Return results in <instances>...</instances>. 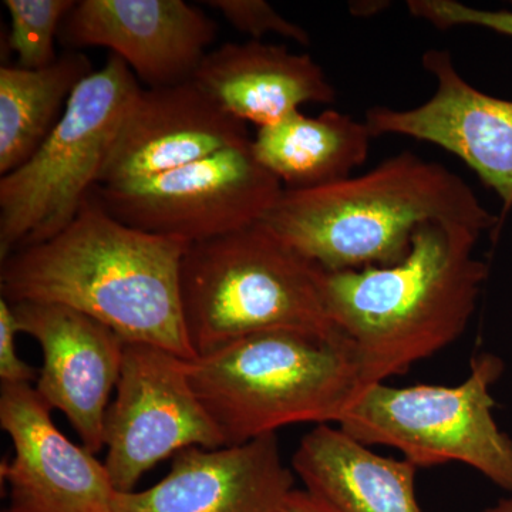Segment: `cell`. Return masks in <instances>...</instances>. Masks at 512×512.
Listing matches in <instances>:
<instances>
[{"mask_svg": "<svg viewBox=\"0 0 512 512\" xmlns=\"http://www.w3.org/2000/svg\"><path fill=\"white\" fill-rule=\"evenodd\" d=\"M188 245L128 227L90 194L56 237L2 261L0 292L9 303L76 309L124 342L148 343L194 360L181 303Z\"/></svg>", "mask_w": 512, "mask_h": 512, "instance_id": "6da1fadb", "label": "cell"}, {"mask_svg": "<svg viewBox=\"0 0 512 512\" xmlns=\"http://www.w3.org/2000/svg\"><path fill=\"white\" fill-rule=\"evenodd\" d=\"M480 237L467 225L430 221L399 264L325 271L329 318L355 346L366 387L407 373L466 332L488 278L474 255Z\"/></svg>", "mask_w": 512, "mask_h": 512, "instance_id": "7a4b0ae2", "label": "cell"}, {"mask_svg": "<svg viewBox=\"0 0 512 512\" xmlns=\"http://www.w3.org/2000/svg\"><path fill=\"white\" fill-rule=\"evenodd\" d=\"M430 221L481 234L500 225L460 175L412 151L326 187L284 190L262 220L326 272L399 264L417 229Z\"/></svg>", "mask_w": 512, "mask_h": 512, "instance_id": "3957f363", "label": "cell"}, {"mask_svg": "<svg viewBox=\"0 0 512 512\" xmlns=\"http://www.w3.org/2000/svg\"><path fill=\"white\" fill-rule=\"evenodd\" d=\"M190 373L225 447L291 424H338L366 389L355 346L340 330L252 333L191 360Z\"/></svg>", "mask_w": 512, "mask_h": 512, "instance_id": "277c9868", "label": "cell"}, {"mask_svg": "<svg viewBox=\"0 0 512 512\" xmlns=\"http://www.w3.org/2000/svg\"><path fill=\"white\" fill-rule=\"evenodd\" d=\"M325 271L264 222L188 245L181 303L192 349L207 355L266 330L339 332L323 295Z\"/></svg>", "mask_w": 512, "mask_h": 512, "instance_id": "5b68a950", "label": "cell"}, {"mask_svg": "<svg viewBox=\"0 0 512 512\" xmlns=\"http://www.w3.org/2000/svg\"><path fill=\"white\" fill-rule=\"evenodd\" d=\"M141 89L130 67L110 55L74 90L35 156L0 178V262L56 237L79 214Z\"/></svg>", "mask_w": 512, "mask_h": 512, "instance_id": "8992f818", "label": "cell"}, {"mask_svg": "<svg viewBox=\"0 0 512 512\" xmlns=\"http://www.w3.org/2000/svg\"><path fill=\"white\" fill-rule=\"evenodd\" d=\"M503 372L500 357L481 353L457 386L372 384L338 427L365 446L397 448L417 468L466 464L512 491V439L494 419L491 396Z\"/></svg>", "mask_w": 512, "mask_h": 512, "instance_id": "52a82bcc", "label": "cell"}, {"mask_svg": "<svg viewBox=\"0 0 512 512\" xmlns=\"http://www.w3.org/2000/svg\"><path fill=\"white\" fill-rule=\"evenodd\" d=\"M282 192L251 140L147 180L99 185L92 195L128 227L195 244L264 220Z\"/></svg>", "mask_w": 512, "mask_h": 512, "instance_id": "ba28073f", "label": "cell"}, {"mask_svg": "<svg viewBox=\"0 0 512 512\" xmlns=\"http://www.w3.org/2000/svg\"><path fill=\"white\" fill-rule=\"evenodd\" d=\"M190 363L158 346L126 342L104 421V466L119 493L134 491L147 471L184 448L225 447L192 387Z\"/></svg>", "mask_w": 512, "mask_h": 512, "instance_id": "9c48e42d", "label": "cell"}, {"mask_svg": "<svg viewBox=\"0 0 512 512\" xmlns=\"http://www.w3.org/2000/svg\"><path fill=\"white\" fill-rule=\"evenodd\" d=\"M421 63L436 80V92L412 109L370 107V133L426 141L460 158L500 197L503 221L512 210V101L468 83L448 50H426Z\"/></svg>", "mask_w": 512, "mask_h": 512, "instance_id": "30bf717a", "label": "cell"}, {"mask_svg": "<svg viewBox=\"0 0 512 512\" xmlns=\"http://www.w3.org/2000/svg\"><path fill=\"white\" fill-rule=\"evenodd\" d=\"M218 25L184 0H80L59 39L69 49L106 47L147 89L194 79Z\"/></svg>", "mask_w": 512, "mask_h": 512, "instance_id": "8fae6325", "label": "cell"}, {"mask_svg": "<svg viewBox=\"0 0 512 512\" xmlns=\"http://www.w3.org/2000/svg\"><path fill=\"white\" fill-rule=\"evenodd\" d=\"M28 383H2L0 426L15 456L0 467L9 512H113L119 491L94 454L72 443Z\"/></svg>", "mask_w": 512, "mask_h": 512, "instance_id": "7c38bea8", "label": "cell"}, {"mask_svg": "<svg viewBox=\"0 0 512 512\" xmlns=\"http://www.w3.org/2000/svg\"><path fill=\"white\" fill-rule=\"evenodd\" d=\"M20 332L43 353L35 390L50 410L64 413L96 454L104 447V421L116 392L126 342L92 316L57 303H10Z\"/></svg>", "mask_w": 512, "mask_h": 512, "instance_id": "4fadbf2b", "label": "cell"}, {"mask_svg": "<svg viewBox=\"0 0 512 512\" xmlns=\"http://www.w3.org/2000/svg\"><path fill=\"white\" fill-rule=\"evenodd\" d=\"M251 140L247 123L228 114L194 79L146 87L128 111L99 185L147 180Z\"/></svg>", "mask_w": 512, "mask_h": 512, "instance_id": "5bb4252c", "label": "cell"}, {"mask_svg": "<svg viewBox=\"0 0 512 512\" xmlns=\"http://www.w3.org/2000/svg\"><path fill=\"white\" fill-rule=\"evenodd\" d=\"M276 434L241 446L188 447L144 491L117 493L113 512H279L295 490Z\"/></svg>", "mask_w": 512, "mask_h": 512, "instance_id": "9a60e30c", "label": "cell"}, {"mask_svg": "<svg viewBox=\"0 0 512 512\" xmlns=\"http://www.w3.org/2000/svg\"><path fill=\"white\" fill-rule=\"evenodd\" d=\"M194 80L232 117L259 128L303 104L336 101L335 87L311 56L261 40L228 42L208 52Z\"/></svg>", "mask_w": 512, "mask_h": 512, "instance_id": "2e32d148", "label": "cell"}, {"mask_svg": "<svg viewBox=\"0 0 512 512\" xmlns=\"http://www.w3.org/2000/svg\"><path fill=\"white\" fill-rule=\"evenodd\" d=\"M292 468L335 512H421L417 467L379 456L340 427L320 424L303 436Z\"/></svg>", "mask_w": 512, "mask_h": 512, "instance_id": "e0dca14e", "label": "cell"}, {"mask_svg": "<svg viewBox=\"0 0 512 512\" xmlns=\"http://www.w3.org/2000/svg\"><path fill=\"white\" fill-rule=\"evenodd\" d=\"M372 133L365 121L338 110L311 117L299 111L258 128L252 148L284 190L326 187L352 177L366 163Z\"/></svg>", "mask_w": 512, "mask_h": 512, "instance_id": "ac0fdd59", "label": "cell"}, {"mask_svg": "<svg viewBox=\"0 0 512 512\" xmlns=\"http://www.w3.org/2000/svg\"><path fill=\"white\" fill-rule=\"evenodd\" d=\"M93 73L89 57L69 52L45 69L0 67V175L35 156L59 123L74 90Z\"/></svg>", "mask_w": 512, "mask_h": 512, "instance_id": "d6986e66", "label": "cell"}, {"mask_svg": "<svg viewBox=\"0 0 512 512\" xmlns=\"http://www.w3.org/2000/svg\"><path fill=\"white\" fill-rule=\"evenodd\" d=\"M12 29L9 47L20 69H45L59 59L55 42L76 0H5Z\"/></svg>", "mask_w": 512, "mask_h": 512, "instance_id": "ffe728a7", "label": "cell"}, {"mask_svg": "<svg viewBox=\"0 0 512 512\" xmlns=\"http://www.w3.org/2000/svg\"><path fill=\"white\" fill-rule=\"evenodd\" d=\"M204 5L217 10L232 28L261 40L265 35H278L295 40L302 46L311 45V37L302 26L279 15L264 0H208Z\"/></svg>", "mask_w": 512, "mask_h": 512, "instance_id": "44dd1931", "label": "cell"}, {"mask_svg": "<svg viewBox=\"0 0 512 512\" xmlns=\"http://www.w3.org/2000/svg\"><path fill=\"white\" fill-rule=\"evenodd\" d=\"M407 9L414 18L447 30L458 26H474L512 37V12L473 8L456 0H409Z\"/></svg>", "mask_w": 512, "mask_h": 512, "instance_id": "7402d4cb", "label": "cell"}, {"mask_svg": "<svg viewBox=\"0 0 512 512\" xmlns=\"http://www.w3.org/2000/svg\"><path fill=\"white\" fill-rule=\"evenodd\" d=\"M20 332L12 305L0 299V379L2 383H32L37 372L23 362L16 352V335Z\"/></svg>", "mask_w": 512, "mask_h": 512, "instance_id": "603a6c76", "label": "cell"}, {"mask_svg": "<svg viewBox=\"0 0 512 512\" xmlns=\"http://www.w3.org/2000/svg\"><path fill=\"white\" fill-rule=\"evenodd\" d=\"M279 512H335L328 504L306 490H293Z\"/></svg>", "mask_w": 512, "mask_h": 512, "instance_id": "cb8c5ba5", "label": "cell"}, {"mask_svg": "<svg viewBox=\"0 0 512 512\" xmlns=\"http://www.w3.org/2000/svg\"><path fill=\"white\" fill-rule=\"evenodd\" d=\"M483 512H512V498H505V500L498 501L494 507L487 508Z\"/></svg>", "mask_w": 512, "mask_h": 512, "instance_id": "d4e9b609", "label": "cell"}, {"mask_svg": "<svg viewBox=\"0 0 512 512\" xmlns=\"http://www.w3.org/2000/svg\"><path fill=\"white\" fill-rule=\"evenodd\" d=\"M2 512H9L8 510H3Z\"/></svg>", "mask_w": 512, "mask_h": 512, "instance_id": "484cf974", "label": "cell"}]
</instances>
